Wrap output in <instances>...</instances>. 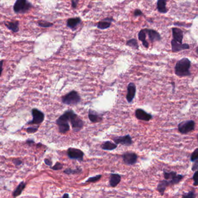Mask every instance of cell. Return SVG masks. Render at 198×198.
Returning <instances> with one entry per match:
<instances>
[{
  "instance_id": "31",
  "label": "cell",
  "mask_w": 198,
  "mask_h": 198,
  "mask_svg": "<svg viewBox=\"0 0 198 198\" xmlns=\"http://www.w3.org/2000/svg\"><path fill=\"white\" fill-rule=\"evenodd\" d=\"M190 160L192 162H194L196 160H198V148H196L195 151L192 153L191 155V158Z\"/></svg>"
},
{
  "instance_id": "19",
  "label": "cell",
  "mask_w": 198,
  "mask_h": 198,
  "mask_svg": "<svg viewBox=\"0 0 198 198\" xmlns=\"http://www.w3.org/2000/svg\"><path fill=\"white\" fill-rule=\"evenodd\" d=\"M169 186H170L169 181L164 179L163 180H161L159 181L158 186H157L156 189L159 192L161 196H163L164 195V192H165L166 188Z\"/></svg>"
},
{
  "instance_id": "36",
  "label": "cell",
  "mask_w": 198,
  "mask_h": 198,
  "mask_svg": "<svg viewBox=\"0 0 198 198\" xmlns=\"http://www.w3.org/2000/svg\"><path fill=\"white\" fill-rule=\"evenodd\" d=\"M198 160L194 161V164L192 166V172H195L198 170Z\"/></svg>"
},
{
  "instance_id": "24",
  "label": "cell",
  "mask_w": 198,
  "mask_h": 198,
  "mask_svg": "<svg viewBox=\"0 0 198 198\" xmlns=\"http://www.w3.org/2000/svg\"><path fill=\"white\" fill-rule=\"evenodd\" d=\"M5 25L8 28L12 30L13 32L16 33L19 31V23L18 21H14V22H7L5 23Z\"/></svg>"
},
{
  "instance_id": "8",
  "label": "cell",
  "mask_w": 198,
  "mask_h": 198,
  "mask_svg": "<svg viewBox=\"0 0 198 198\" xmlns=\"http://www.w3.org/2000/svg\"><path fill=\"white\" fill-rule=\"evenodd\" d=\"M31 115L33 116V120L28 121L27 124H36L39 125L41 124L45 118L44 113L40 111L38 109L34 108L31 110Z\"/></svg>"
},
{
  "instance_id": "9",
  "label": "cell",
  "mask_w": 198,
  "mask_h": 198,
  "mask_svg": "<svg viewBox=\"0 0 198 198\" xmlns=\"http://www.w3.org/2000/svg\"><path fill=\"white\" fill-rule=\"evenodd\" d=\"M67 155L70 159L77 160L80 162L84 160V153L79 149L69 148L67 151Z\"/></svg>"
},
{
  "instance_id": "21",
  "label": "cell",
  "mask_w": 198,
  "mask_h": 198,
  "mask_svg": "<svg viewBox=\"0 0 198 198\" xmlns=\"http://www.w3.org/2000/svg\"><path fill=\"white\" fill-rule=\"evenodd\" d=\"M101 148L104 151H111L116 149L118 148V145L115 142H112L110 141H106L102 144Z\"/></svg>"
},
{
  "instance_id": "10",
  "label": "cell",
  "mask_w": 198,
  "mask_h": 198,
  "mask_svg": "<svg viewBox=\"0 0 198 198\" xmlns=\"http://www.w3.org/2000/svg\"><path fill=\"white\" fill-rule=\"evenodd\" d=\"M121 158L123 163L127 166L134 165L138 161V155L135 153L130 151L124 152L121 155Z\"/></svg>"
},
{
  "instance_id": "35",
  "label": "cell",
  "mask_w": 198,
  "mask_h": 198,
  "mask_svg": "<svg viewBox=\"0 0 198 198\" xmlns=\"http://www.w3.org/2000/svg\"><path fill=\"white\" fill-rule=\"evenodd\" d=\"M38 127H28L27 128L26 132L29 133V134H32V133H34L36 132L38 130Z\"/></svg>"
},
{
  "instance_id": "11",
  "label": "cell",
  "mask_w": 198,
  "mask_h": 198,
  "mask_svg": "<svg viewBox=\"0 0 198 198\" xmlns=\"http://www.w3.org/2000/svg\"><path fill=\"white\" fill-rule=\"evenodd\" d=\"M112 140L113 142L117 145L120 144L121 145L130 146L132 145L133 144L132 138L130 135L127 134L124 136H117L112 138Z\"/></svg>"
},
{
  "instance_id": "27",
  "label": "cell",
  "mask_w": 198,
  "mask_h": 198,
  "mask_svg": "<svg viewBox=\"0 0 198 198\" xmlns=\"http://www.w3.org/2000/svg\"><path fill=\"white\" fill-rule=\"evenodd\" d=\"M82 172V169L80 167H77L75 169H66L65 170H64V172L67 175L70 174H81Z\"/></svg>"
},
{
  "instance_id": "22",
  "label": "cell",
  "mask_w": 198,
  "mask_h": 198,
  "mask_svg": "<svg viewBox=\"0 0 198 198\" xmlns=\"http://www.w3.org/2000/svg\"><path fill=\"white\" fill-rule=\"evenodd\" d=\"M81 22V19L80 18H70L67 20V26L70 28H75Z\"/></svg>"
},
{
  "instance_id": "13",
  "label": "cell",
  "mask_w": 198,
  "mask_h": 198,
  "mask_svg": "<svg viewBox=\"0 0 198 198\" xmlns=\"http://www.w3.org/2000/svg\"><path fill=\"white\" fill-rule=\"evenodd\" d=\"M137 91V87L135 84L134 83H130L127 88V95H126V99L128 103L131 104L133 101V99L135 98Z\"/></svg>"
},
{
  "instance_id": "2",
  "label": "cell",
  "mask_w": 198,
  "mask_h": 198,
  "mask_svg": "<svg viewBox=\"0 0 198 198\" xmlns=\"http://www.w3.org/2000/svg\"><path fill=\"white\" fill-rule=\"evenodd\" d=\"M73 110L69 109L65 112L59 118L56 120V123L58 127L59 132L61 134H65L70 130V125L69 124L70 115Z\"/></svg>"
},
{
  "instance_id": "16",
  "label": "cell",
  "mask_w": 198,
  "mask_h": 198,
  "mask_svg": "<svg viewBox=\"0 0 198 198\" xmlns=\"http://www.w3.org/2000/svg\"><path fill=\"white\" fill-rule=\"evenodd\" d=\"M172 33L173 40L179 43H183L184 34L181 29L178 27H173L172 28Z\"/></svg>"
},
{
  "instance_id": "25",
  "label": "cell",
  "mask_w": 198,
  "mask_h": 198,
  "mask_svg": "<svg viewBox=\"0 0 198 198\" xmlns=\"http://www.w3.org/2000/svg\"><path fill=\"white\" fill-rule=\"evenodd\" d=\"M146 33L145 29L141 30L138 34V37L139 40L142 42L143 45L145 48H148L149 47V43L146 40Z\"/></svg>"
},
{
  "instance_id": "37",
  "label": "cell",
  "mask_w": 198,
  "mask_h": 198,
  "mask_svg": "<svg viewBox=\"0 0 198 198\" xmlns=\"http://www.w3.org/2000/svg\"><path fill=\"white\" fill-rule=\"evenodd\" d=\"M142 15H143V13H142V12L140 9H137L134 12V16H135V17L142 16Z\"/></svg>"
},
{
  "instance_id": "4",
  "label": "cell",
  "mask_w": 198,
  "mask_h": 198,
  "mask_svg": "<svg viewBox=\"0 0 198 198\" xmlns=\"http://www.w3.org/2000/svg\"><path fill=\"white\" fill-rule=\"evenodd\" d=\"M32 7V4L27 0H16L13 6V10L15 13L23 14L27 12Z\"/></svg>"
},
{
  "instance_id": "38",
  "label": "cell",
  "mask_w": 198,
  "mask_h": 198,
  "mask_svg": "<svg viewBox=\"0 0 198 198\" xmlns=\"http://www.w3.org/2000/svg\"><path fill=\"white\" fill-rule=\"evenodd\" d=\"M13 163L15 164V165L16 166H20V164H22V161L19 160V159H15L13 160Z\"/></svg>"
},
{
  "instance_id": "33",
  "label": "cell",
  "mask_w": 198,
  "mask_h": 198,
  "mask_svg": "<svg viewBox=\"0 0 198 198\" xmlns=\"http://www.w3.org/2000/svg\"><path fill=\"white\" fill-rule=\"evenodd\" d=\"M63 164L59 162H57L53 167H51V169L53 170H59L62 169Z\"/></svg>"
},
{
  "instance_id": "34",
  "label": "cell",
  "mask_w": 198,
  "mask_h": 198,
  "mask_svg": "<svg viewBox=\"0 0 198 198\" xmlns=\"http://www.w3.org/2000/svg\"><path fill=\"white\" fill-rule=\"evenodd\" d=\"M197 172H198V170L195 171L192 177V179L194 180V185L197 186H198V181H197Z\"/></svg>"
},
{
  "instance_id": "15",
  "label": "cell",
  "mask_w": 198,
  "mask_h": 198,
  "mask_svg": "<svg viewBox=\"0 0 198 198\" xmlns=\"http://www.w3.org/2000/svg\"><path fill=\"white\" fill-rule=\"evenodd\" d=\"M172 51L173 53H177L183 50L189 49V45L188 44L179 43L174 40H172Z\"/></svg>"
},
{
  "instance_id": "42",
  "label": "cell",
  "mask_w": 198,
  "mask_h": 198,
  "mask_svg": "<svg viewBox=\"0 0 198 198\" xmlns=\"http://www.w3.org/2000/svg\"><path fill=\"white\" fill-rule=\"evenodd\" d=\"M34 141L33 140H28L26 141V143L28 145H30L31 144H34Z\"/></svg>"
},
{
  "instance_id": "28",
  "label": "cell",
  "mask_w": 198,
  "mask_h": 198,
  "mask_svg": "<svg viewBox=\"0 0 198 198\" xmlns=\"http://www.w3.org/2000/svg\"><path fill=\"white\" fill-rule=\"evenodd\" d=\"M126 45L127 46H129V47L133 48L134 49H136V50H138V48H139V45L137 42V41L136 39H132L131 40L127 41V43H126Z\"/></svg>"
},
{
  "instance_id": "20",
  "label": "cell",
  "mask_w": 198,
  "mask_h": 198,
  "mask_svg": "<svg viewBox=\"0 0 198 198\" xmlns=\"http://www.w3.org/2000/svg\"><path fill=\"white\" fill-rule=\"evenodd\" d=\"M113 21V20L112 18H105L97 23V27L101 30L106 29L110 26L111 22Z\"/></svg>"
},
{
  "instance_id": "26",
  "label": "cell",
  "mask_w": 198,
  "mask_h": 198,
  "mask_svg": "<svg viewBox=\"0 0 198 198\" xmlns=\"http://www.w3.org/2000/svg\"><path fill=\"white\" fill-rule=\"evenodd\" d=\"M25 187H26V183L25 182H21L17 186L16 189L13 192V197H17L20 195L23 191L25 188Z\"/></svg>"
},
{
  "instance_id": "32",
  "label": "cell",
  "mask_w": 198,
  "mask_h": 198,
  "mask_svg": "<svg viewBox=\"0 0 198 198\" xmlns=\"http://www.w3.org/2000/svg\"><path fill=\"white\" fill-rule=\"evenodd\" d=\"M38 25L41 27H44V28H47L50 27L52 26L53 25V23L48 22L47 21L44 20H41L38 22Z\"/></svg>"
},
{
  "instance_id": "17",
  "label": "cell",
  "mask_w": 198,
  "mask_h": 198,
  "mask_svg": "<svg viewBox=\"0 0 198 198\" xmlns=\"http://www.w3.org/2000/svg\"><path fill=\"white\" fill-rule=\"evenodd\" d=\"M121 176L117 173H111L109 177V185L112 188H115L121 181Z\"/></svg>"
},
{
  "instance_id": "30",
  "label": "cell",
  "mask_w": 198,
  "mask_h": 198,
  "mask_svg": "<svg viewBox=\"0 0 198 198\" xmlns=\"http://www.w3.org/2000/svg\"><path fill=\"white\" fill-rule=\"evenodd\" d=\"M196 197L197 194L195 189L189 191L188 193H184V194L182 195L183 198H195Z\"/></svg>"
},
{
  "instance_id": "40",
  "label": "cell",
  "mask_w": 198,
  "mask_h": 198,
  "mask_svg": "<svg viewBox=\"0 0 198 198\" xmlns=\"http://www.w3.org/2000/svg\"><path fill=\"white\" fill-rule=\"evenodd\" d=\"M44 162H45V164L47 165V166H52V164H53V162H52V161H51L50 160H49V159H44Z\"/></svg>"
},
{
  "instance_id": "39",
  "label": "cell",
  "mask_w": 198,
  "mask_h": 198,
  "mask_svg": "<svg viewBox=\"0 0 198 198\" xmlns=\"http://www.w3.org/2000/svg\"><path fill=\"white\" fill-rule=\"evenodd\" d=\"M79 1V0H72V6L73 8H76L77 7Z\"/></svg>"
},
{
  "instance_id": "3",
  "label": "cell",
  "mask_w": 198,
  "mask_h": 198,
  "mask_svg": "<svg viewBox=\"0 0 198 198\" xmlns=\"http://www.w3.org/2000/svg\"><path fill=\"white\" fill-rule=\"evenodd\" d=\"M81 101V98L79 93L75 90H72L62 97V102L69 106H76Z\"/></svg>"
},
{
  "instance_id": "14",
  "label": "cell",
  "mask_w": 198,
  "mask_h": 198,
  "mask_svg": "<svg viewBox=\"0 0 198 198\" xmlns=\"http://www.w3.org/2000/svg\"><path fill=\"white\" fill-rule=\"evenodd\" d=\"M88 119L93 123H100L103 120V115L98 113L92 109H90L88 110Z\"/></svg>"
},
{
  "instance_id": "12",
  "label": "cell",
  "mask_w": 198,
  "mask_h": 198,
  "mask_svg": "<svg viewBox=\"0 0 198 198\" xmlns=\"http://www.w3.org/2000/svg\"><path fill=\"white\" fill-rule=\"evenodd\" d=\"M135 115L136 118L140 120L149 121L153 119V116L141 108H138L135 110Z\"/></svg>"
},
{
  "instance_id": "29",
  "label": "cell",
  "mask_w": 198,
  "mask_h": 198,
  "mask_svg": "<svg viewBox=\"0 0 198 198\" xmlns=\"http://www.w3.org/2000/svg\"><path fill=\"white\" fill-rule=\"evenodd\" d=\"M102 177V175L101 174H98V175H96L95 176H94V177H90L89 178H88L85 183H95L96 181H98Z\"/></svg>"
},
{
  "instance_id": "7",
  "label": "cell",
  "mask_w": 198,
  "mask_h": 198,
  "mask_svg": "<svg viewBox=\"0 0 198 198\" xmlns=\"http://www.w3.org/2000/svg\"><path fill=\"white\" fill-rule=\"evenodd\" d=\"M69 121L75 132H79L84 127V121L80 118L79 116L74 111L72 112L70 115Z\"/></svg>"
},
{
  "instance_id": "6",
  "label": "cell",
  "mask_w": 198,
  "mask_h": 198,
  "mask_svg": "<svg viewBox=\"0 0 198 198\" xmlns=\"http://www.w3.org/2000/svg\"><path fill=\"white\" fill-rule=\"evenodd\" d=\"M163 176L165 180L169 181L170 186L176 185L180 183V181L184 178L185 175L182 174H177L175 172L172 171L170 172H166L165 170L163 171Z\"/></svg>"
},
{
  "instance_id": "1",
  "label": "cell",
  "mask_w": 198,
  "mask_h": 198,
  "mask_svg": "<svg viewBox=\"0 0 198 198\" xmlns=\"http://www.w3.org/2000/svg\"><path fill=\"white\" fill-rule=\"evenodd\" d=\"M191 62L188 58H184L180 59L177 62L174 67L175 75L180 77L190 76L191 75Z\"/></svg>"
},
{
  "instance_id": "18",
  "label": "cell",
  "mask_w": 198,
  "mask_h": 198,
  "mask_svg": "<svg viewBox=\"0 0 198 198\" xmlns=\"http://www.w3.org/2000/svg\"><path fill=\"white\" fill-rule=\"evenodd\" d=\"M145 30L146 33L148 35L149 40H151V42L159 41L161 39L160 34L157 31L153 29H148V28H145Z\"/></svg>"
},
{
  "instance_id": "23",
  "label": "cell",
  "mask_w": 198,
  "mask_h": 198,
  "mask_svg": "<svg viewBox=\"0 0 198 198\" xmlns=\"http://www.w3.org/2000/svg\"><path fill=\"white\" fill-rule=\"evenodd\" d=\"M167 0H158L157 9L160 13H166L168 12V9L166 8Z\"/></svg>"
},
{
  "instance_id": "41",
  "label": "cell",
  "mask_w": 198,
  "mask_h": 198,
  "mask_svg": "<svg viewBox=\"0 0 198 198\" xmlns=\"http://www.w3.org/2000/svg\"><path fill=\"white\" fill-rule=\"evenodd\" d=\"M3 64H4V61H0V76H1V75L2 74V72Z\"/></svg>"
},
{
  "instance_id": "43",
  "label": "cell",
  "mask_w": 198,
  "mask_h": 198,
  "mask_svg": "<svg viewBox=\"0 0 198 198\" xmlns=\"http://www.w3.org/2000/svg\"><path fill=\"white\" fill-rule=\"evenodd\" d=\"M62 198H69V195L68 194H65L63 196Z\"/></svg>"
},
{
  "instance_id": "5",
  "label": "cell",
  "mask_w": 198,
  "mask_h": 198,
  "mask_svg": "<svg viewBox=\"0 0 198 198\" xmlns=\"http://www.w3.org/2000/svg\"><path fill=\"white\" fill-rule=\"evenodd\" d=\"M196 123L193 120H187L180 122L178 125V130L181 134H188L195 129Z\"/></svg>"
}]
</instances>
